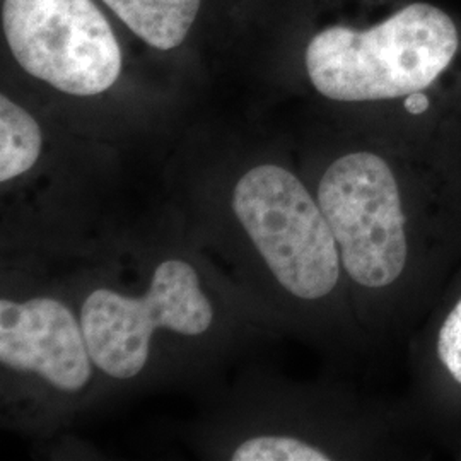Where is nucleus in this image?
Here are the masks:
<instances>
[{"instance_id": "1a4fd4ad", "label": "nucleus", "mask_w": 461, "mask_h": 461, "mask_svg": "<svg viewBox=\"0 0 461 461\" xmlns=\"http://www.w3.org/2000/svg\"><path fill=\"white\" fill-rule=\"evenodd\" d=\"M234 461H327L321 449L285 436H260L248 439L232 456Z\"/></svg>"}, {"instance_id": "7ed1b4c3", "label": "nucleus", "mask_w": 461, "mask_h": 461, "mask_svg": "<svg viewBox=\"0 0 461 461\" xmlns=\"http://www.w3.org/2000/svg\"><path fill=\"white\" fill-rule=\"evenodd\" d=\"M232 211L285 291L308 301L333 291L339 245L320 205L289 169L251 167L234 186Z\"/></svg>"}, {"instance_id": "39448f33", "label": "nucleus", "mask_w": 461, "mask_h": 461, "mask_svg": "<svg viewBox=\"0 0 461 461\" xmlns=\"http://www.w3.org/2000/svg\"><path fill=\"white\" fill-rule=\"evenodd\" d=\"M212 320L214 310L200 287L197 270L183 260L159 265L142 297L96 289L86 297L81 310L93 363L116 379L133 378L144 369L154 330L197 337L209 330Z\"/></svg>"}, {"instance_id": "423d86ee", "label": "nucleus", "mask_w": 461, "mask_h": 461, "mask_svg": "<svg viewBox=\"0 0 461 461\" xmlns=\"http://www.w3.org/2000/svg\"><path fill=\"white\" fill-rule=\"evenodd\" d=\"M0 361L68 393L83 390L93 376L81 323L64 303L51 297L0 301Z\"/></svg>"}, {"instance_id": "f03ea898", "label": "nucleus", "mask_w": 461, "mask_h": 461, "mask_svg": "<svg viewBox=\"0 0 461 461\" xmlns=\"http://www.w3.org/2000/svg\"><path fill=\"white\" fill-rule=\"evenodd\" d=\"M0 19L17 67L55 91L93 98L122 77L123 43L99 0H2Z\"/></svg>"}, {"instance_id": "0eeeda50", "label": "nucleus", "mask_w": 461, "mask_h": 461, "mask_svg": "<svg viewBox=\"0 0 461 461\" xmlns=\"http://www.w3.org/2000/svg\"><path fill=\"white\" fill-rule=\"evenodd\" d=\"M116 24L158 53L190 45L211 0H99Z\"/></svg>"}, {"instance_id": "f257e3e1", "label": "nucleus", "mask_w": 461, "mask_h": 461, "mask_svg": "<svg viewBox=\"0 0 461 461\" xmlns=\"http://www.w3.org/2000/svg\"><path fill=\"white\" fill-rule=\"evenodd\" d=\"M282 45L340 104L400 103L420 118L461 84V13L434 0H287Z\"/></svg>"}, {"instance_id": "9d476101", "label": "nucleus", "mask_w": 461, "mask_h": 461, "mask_svg": "<svg viewBox=\"0 0 461 461\" xmlns=\"http://www.w3.org/2000/svg\"><path fill=\"white\" fill-rule=\"evenodd\" d=\"M438 354L449 375L461 383V299L441 327Z\"/></svg>"}, {"instance_id": "6e6552de", "label": "nucleus", "mask_w": 461, "mask_h": 461, "mask_svg": "<svg viewBox=\"0 0 461 461\" xmlns=\"http://www.w3.org/2000/svg\"><path fill=\"white\" fill-rule=\"evenodd\" d=\"M43 149L41 127L24 106L0 96V182H11L33 167Z\"/></svg>"}, {"instance_id": "20e7f679", "label": "nucleus", "mask_w": 461, "mask_h": 461, "mask_svg": "<svg viewBox=\"0 0 461 461\" xmlns=\"http://www.w3.org/2000/svg\"><path fill=\"white\" fill-rule=\"evenodd\" d=\"M318 205L342 265L364 287L393 284L407 262L405 215L390 163L373 150L337 158L318 185Z\"/></svg>"}]
</instances>
